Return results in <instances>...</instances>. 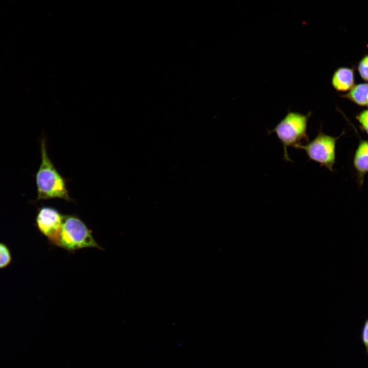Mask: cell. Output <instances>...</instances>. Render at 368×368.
Wrapping results in <instances>:
<instances>
[{
	"label": "cell",
	"instance_id": "5",
	"mask_svg": "<svg viewBox=\"0 0 368 368\" xmlns=\"http://www.w3.org/2000/svg\"><path fill=\"white\" fill-rule=\"evenodd\" d=\"M63 216L56 209L47 206L41 208L36 216L37 228L54 245H58Z\"/></svg>",
	"mask_w": 368,
	"mask_h": 368
},
{
	"label": "cell",
	"instance_id": "6",
	"mask_svg": "<svg viewBox=\"0 0 368 368\" xmlns=\"http://www.w3.org/2000/svg\"><path fill=\"white\" fill-rule=\"evenodd\" d=\"M353 166L356 173V182L361 188L365 176L368 173V140H359L353 155Z\"/></svg>",
	"mask_w": 368,
	"mask_h": 368
},
{
	"label": "cell",
	"instance_id": "7",
	"mask_svg": "<svg viewBox=\"0 0 368 368\" xmlns=\"http://www.w3.org/2000/svg\"><path fill=\"white\" fill-rule=\"evenodd\" d=\"M331 84L337 91H349L355 85L354 70L348 67H339L334 72Z\"/></svg>",
	"mask_w": 368,
	"mask_h": 368
},
{
	"label": "cell",
	"instance_id": "2",
	"mask_svg": "<svg viewBox=\"0 0 368 368\" xmlns=\"http://www.w3.org/2000/svg\"><path fill=\"white\" fill-rule=\"evenodd\" d=\"M311 111L304 114L295 111H288L285 117L268 133H274L282 143L284 159L292 162L288 153L289 147L301 144L303 141L309 142L307 133V124Z\"/></svg>",
	"mask_w": 368,
	"mask_h": 368
},
{
	"label": "cell",
	"instance_id": "10",
	"mask_svg": "<svg viewBox=\"0 0 368 368\" xmlns=\"http://www.w3.org/2000/svg\"><path fill=\"white\" fill-rule=\"evenodd\" d=\"M357 69L361 78L368 82V54L365 55L360 60Z\"/></svg>",
	"mask_w": 368,
	"mask_h": 368
},
{
	"label": "cell",
	"instance_id": "8",
	"mask_svg": "<svg viewBox=\"0 0 368 368\" xmlns=\"http://www.w3.org/2000/svg\"><path fill=\"white\" fill-rule=\"evenodd\" d=\"M340 97L359 106L368 107V82L355 84L348 93Z\"/></svg>",
	"mask_w": 368,
	"mask_h": 368
},
{
	"label": "cell",
	"instance_id": "3",
	"mask_svg": "<svg viewBox=\"0 0 368 368\" xmlns=\"http://www.w3.org/2000/svg\"><path fill=\"white\" fill-rule=\"evenodd\" d=\"M58 246L68 251L87 247L102 249L94 238L91 231L75 215L63 216Z\"/></svg>",
	"mask_w": 368,
	"mask_h": 368
},
{
	"label": "cell",
	"instance_id": "11",
	"mask_svg": "<svg viewBox=\"0 0 368 368\" xmlns=\"http://www.w3.org/2000/svg\"><path fill=\"white\" fill-rule=\"evenodd\" d=\"M360 128L368 135V109L363 110L356 116Z\"/></svg>",
	"mask_w": 368,
	"mask_h": 368
},
{
	"label": "cell",
	"instance_id": "4",
	"mask_svg": "<svg viewBox=\"0 0 368 368\" xmlns=\"http://www.w3.org/2000/svg\"><path fill=\"white\" fill-rule=\"evenodd\" d=\"M344 133L343 131L339 136L335 137L325 134L320 129L311 142L305 145H297L295 148L305 151L309 160L319 164L321 167L333 172L336 163L337 142Z\"/></svg>",
	"mask_w": 368,
	"mask_h": 368
},
{
	"label": "cell",
	"instance_id": "12",
	"mask_svg": "<svg viewBox=\"0 0 368 368\" xmlns=\"http://www.w3.org/2000/svg\"><path fill=\"white\" fill-rule=\"evenodd\" d=\"M362 338L363 343L368 353V319L366 320L362 331Z\"/></svg>",
	"mask_w": 368,
	"mask_h": 368
},
{
	"label": "cell",
	"instance_id": "9",
	"mask_svg": "<svg viewBox=\"0 0 368 368\" xmlns=\"http://www.w3.org/2000/svg\"><path fill=\"white\" fill-rule=\"evenodd\" d=\"M12 257L8 246L0 242V269L8 266L12 262Z\"/></svg>",
	"mask_w": 368,
	"mask_h": 368
},
{
	"label": "cell",
	"instance_id": "1",
	"mask_svg": "<svg viewBox=\"0 0 368 368\" xmlns=\"http://www.w3.org/2000/svg\"><path fill=\"white\" fill-rule=\"evenodd\" d=\"M41 163L36 174L37 200L60 198L73 201L70 196L65 179L57 171L48 156L46 139L40 142Z\"/></svg>",
	"mask_w": 368,
	"mask_h": 368
}]
</instances>
